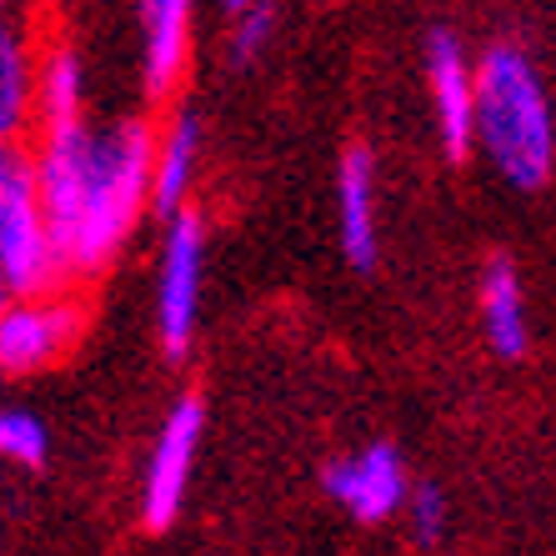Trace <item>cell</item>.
<instances>
[{"mask_svg":"<svg viewBox=\"0 0 556 556\" xmlns=\"http://www.w3.org/2000/svg\"><path fill=\"white\" fill-rule=\"evenodd\" d=\"M321 486L331 502H341L356 521H387L406 502V462L391 441H371L362 452L337 456L321 466Z\"/></svg>","mask_w":556,"mask_h":556,"instance_id":"6","label":"cell"},{"mask_svg":"<svg viewBox=\"0 0 556 556\" xmlns=\"http://www.w3.org/2000/svg\"><path fill=\"white\" fill-rule=\"evenodd\" d=\"M406 521H412V536L421 546H437L441 536H446V496H441V486H431V481H421L416 492H406Z\"/></svg>","mask_w":556,"mask_h":556,"instance_id":"16","label":"cell"},{"mask_svg":"<svg viewBox=\"0 0 556 556\" xmlns=\"http://www.w3.org/2000/svg\"><path fill=\"white\" fill-rule=\"evenodd\" d=\"M80 331V311L71 301H11L0 311V376H30L61 356Z\"/></svg>","mask_w":556,"mask_h":556,"instance_id":"7","label":"cell"},{"mask_svg":"<svg viewBox=\"0 0 556 556\" xmlns=\"http://www.w3.org/2000/svg\"><path fill=\"white\" fill-rule=\"evenodd\" d=\"M226 5H231V11H247V5H251V0H226Z\"/></svg>","mask_w":556,"mask_h":556,"instance_id":"19","label":"cell"},{"mask_svg":"<svg viewBox=\"0 0 556 556\" xmlns=\"http://www.w3.org/2000/svg\"><path fill=\"white\" fill-rule=\"evenodd\" d=\"M477 306H481L486 346H492L502 362L527 356V296H521V276H517V266H511V256H486Z\"/></svg>","mask_w":556,"mask_h":556,"instance_id":"10","label":"cell"},{"mask_svg":"<svg viewBox=\"0 0 556 556\" xmlns=\"http://www.w3.org/2000/svg\"><path fill=\"white\" fill-rule=\"evenodd\" d=\"M55 276H61V261L40 216L30 161L5 141L0 146V281L11 296L36 301L55 286Z\"/></svg>","mask_w":556,"mask_h":556,"instance_id":"3","label":"cell"},{"mask_svg":"<svg viewBox=\"0 0 556 556\" xmlns=\"http://www.w3.org/2000/svg\"><path fill=\"white\" fill-rule=\"evenodd\" d=\"M471 76H477L471 130H477L481 151L492 155V166L511 186L536 191L552 176V161H556L552 101L542 91L536 65L517 46H492L471 65Z\"/></svg>","mask_w":556,"mask_h":556,"instance_id":"2","label":"cell"},{"mask_svg":"<svg viewBox=\"0 0 556 556\" xmlns=\"http://www.w3.org/2000/svg\"><path fill=\"white\" fill-rule=\"evenodd\" d=\"M80 105H86V65L61 46L40 65V116L46 126H61V121H80Z\"/></svg>","mask_w":556,"mask_h":556,"instance_id":"14","label":"cell"},{"mask_svg":"<svg viewBox=\"0 0 556 556\" xmlns=\"http://www.w3.org/2000/svg\"><path fill=\"white\" fill-rule=\"evenodd\" d=\"M201 271H206V216L176 211L166 220L161 247V281H155V337L170 362H181L195 337V306H201Z\"/></svg>","mask_w":556,"mask_h":556,"instance_id":"4","label":"cell"},{"mask_svg":"<svg viewBox=\"0 0 556 556\" xmlns=\"http://www.w3.org/2000/svg\"><path fill=\"white\" fill-rule=\"evenodd\" d=\"M30 105V55L15 21L0 15V146L11 141Z\"/></svg>","mask_w":556,"mask_h":556,"instance_id":"13","label":"cell"},{"mask_svg":"<svg viewBox=\"0 0 556 556\" xmlns=\"http://www.w3.org/2000/svg\"><path fill=\"white\" fill-rule=\"evenodd\" d=\"M0 11H5V0H0Z\"/></svg>","mask_w":556,"mask_h":556,"instance_id":"20","label":"cell"},{"mask_svg":"<svg viewBox=\"0 0 556 556\" xmlns=\"http://www.w3.org/2000/svg\"><path fill=\"white\" fill-rule=\"evenodd\" d=\"M151 161L155 126L141 116L111 130L86 121L46 126L30 176L61 271L96 276L126 247L141 211H151Z\"/></svg>","mask_w":556,"mask_h":556,"instance_id":"1","label":"cell"},{"mask_svg":"<svg viewBox=\"0 0 556 556\" xmlns=\"http://www.w3.org/2000/svg\"><path fill=\"white\" fill-rule=\"evenodd\" d=\"M11 306V291H5V281H0V311Z\"/></svg>","mask_w":556,"mask_h":556,"instance_id":"18","label":"cell"},{"mask_svg":"<svg viewBox=\"0 0 556 556\" xmlns=\"http://www.w3.org/2000/svg\"><path fill=\"white\" fill-rule=\"evenodd\" d=\"M337 206H341V251L356 271H371L376 247V155L366 146H351L337 170Z\"/></svg>","mask_w":556,"mask_h":556,"instance_id":"9","label":"cell"},{"mask_svg":"<svg viewBox=\"0 0 556 556\" xmlns=\"http://www.w3.org/2000/svg\"><path fill=\"white\" fill-rule=\"evenodd\" d=\"M276 11L266 0H251L247 11H236V36H231V65H251L261 55V46L271 40Z\"/></svg>","mask_w":556,"mask_h":556,"instance_id":"17","label":"cell"},{"mask_svg":"<svg viewBox=\"0 0 556 556\" xmlns=\"http://www.w3.org/2000/svg\"><path fill=\"white\" fill-rule=\"evenodd\" d=\"M427 76H431V105H437V130L441 146L452 161H466L471 155V111H477V76L466 65L462 46H456L452 30H431L427 40Z\"/></svg>","mask_w":556,"mask_h":556,"instance_id":"8","label":"cell"},{"mask_svg":"<svg viewBox=\"0 0 556 556\" xmlns=\"http://www.w3.org/2000/svg\"><path fill=\"white\" fill-rule=\"evenodd\" d=\"M201 431H206V402H201L195 391H181L176 406L166 412V421H161V437H155V446H151V462H146V486H141L146 531H170L176 517H181Z\"/></svg>","mask_w":556,"mask_h":556,"instance_id":"5","label":"cell"},{"mask_svg":"<svg viewBox=\"0 0 556 556\" xmlns=\"http://www.w3.org/2000/svg\"><path fill=\"white\" fill-rule=\"evenodd\" d=\"M0 462H15L26 471H46L51 462V431L46 421L21 406H0Z\"/></svg>","mask_w":556,"mask_h":556,"instance_id":"15","label":"cell"},{"mask_svg":"<svg viewBox=\"0 0 556 556\" xmlns=\"http://www.w3.org/2000/svg\"><path fill=\"white\" fill-rule=\"evenodd\" d=\"M195 155H201V121H195L191 111H181L166 130H155L151 211L161 220L186 211V195H191V181H195Z\"/></svg>","mask_w":556,"mask_h":556,"instance_id":"12","label":"cell"},{"mask_svg":"<svg viewBox=\"0 0 556 556\" xmlns=\"http://www.w3.org/2000/svg\"><path fill=\"white\" fill-rule=\"evenodd\" d=\"M146 21V91L166 101L186 71V40H191V0H141Z\"/></svg>","mask_w":556,"mask_h":556,"instance_id":"11","label":"cell"}]
</instances>
